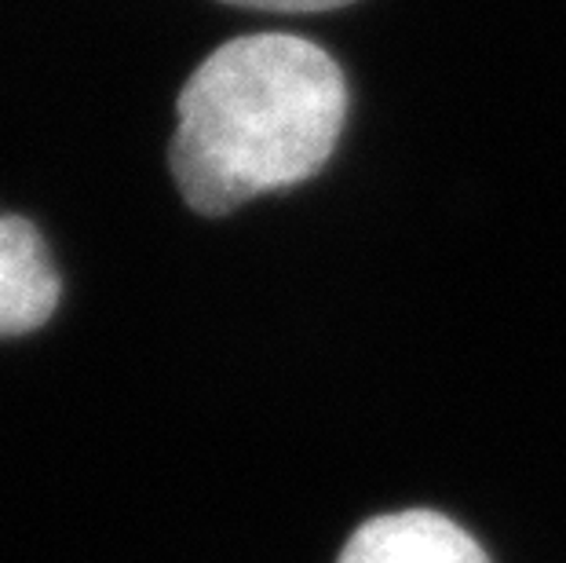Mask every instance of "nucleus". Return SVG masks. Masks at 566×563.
Listing matches in <instances>:
<instances>
[{"instance_id": "f257e3e1", "label": "nucleus", "mask_w": 566, "mask_h": 563, "mask_svg": "<svg viewBox=\"0 0 566 563\" xmlns=\"http://www.w3.org/2000/svg\"><path fill=\"white\" fill-rule=\"evenodd\" d=\"M347 85L333 55L293 33L220 44L187 77L168 161L184 201L223 217L311 179L333 158Z\"/></svg>"}, {"instance_id": "f03ea898", "label": "nucleus", "mask_w": 566, "mask_h": 563, "mask_svg": "<svg viewBox=\"0 0 566 563\" xmlns=\"http://www.w3.org/2000/svg\"><path fill=\"white\" fill-rule=\"evenodd\" d=\"M336 563H490V556L442 512L406 509L366 520L347 538Z\"/></svg>"}, {"instance_id": "7ed1b4c3", "label": "nucleus", "mask_w": 566, "mask_h": 563, "mask_svg": "<svg viewBox=\"0 0 566 563\" xmlns=\"http://www.w3.org/2000/svg\"><path fill=\"white\" fill-rule=\"evenodd\" d=\"M59 271L41 231L22 217L0 212V337H22L55 315Z\"/></svg>"}, {"instance_id": "20e7f679", "label": "nucleus", "mask_w": 566, "mask_h": 563, "mask_svg": "<svg viewBox=\"0 0 566 563\" xmlns=\"http://www.w3.org/2000/svg\"><path fill=\"white\" fill-rule=\"evenodd\" d=\"M223 4L256 8V11H285V15H307V11H333L352 0H223Z\"/></svg>"}]
</instances>
